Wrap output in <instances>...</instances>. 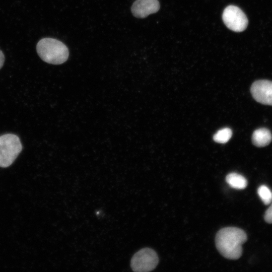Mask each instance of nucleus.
Masks as SVG:
<instances>
[{
  "label": "nucleus",
  "instance_id": "4",
  "mask_svg": "<svg viewBox=\"0 0 272 272\" xmlns=\"http://www.w3.org/2000/svg\"><path fill=\"white\" fill-rule=\"evenodd\" d=\"M158 262V256L155 251L150 248H144L133 255L130 266L134 271L147 272L153 270Z\"/></svg>",
  "mask_w": 272,
  "mask_h": 272
},
{
  "label": "nucleus",
  "instance_id": "13",
  "mask_svg": "<svg viewBox=\"0 0 272 272\" xmlns=\"http://www.w3.org/2000/svg\"><path fill=\"white\" fill-rule=\"evenodd\" d=\"M5 61V56L3 52L0 50V69L4 65Z\"/></svg>",
  "mask_w": 272,
  "mask_h": 272
},
{
  "label": "nucleus",
  "instance_id": "2",
  "mask_svg": "<svg viewBox=\"0 0 272 272\" xmlns=\"http://www.w3.org/2000/svg\"><path fill=\"white\" fill-rule=\"evenodd\" d=\"M36 50L39 57L45 62L60 64L68 58L67 47L62 42L51 38L41 39L38 42Z\"/></svg>",
  "mask_w": 272,
  "mask_h": 272
},
{
  "label": "nucleus",
  "instance_id": "12",
  "mask_svg": "<svg viewBox=\"0 0 272 272\" xmlns=\"http://www.w3.org/2000/svg\"><path fill=\"white\" fill-rule=\"evenodd\" d=\"M264 218L267 223L270 224L272 223V203L265 211Z\"/></svg>",
  "mask_w": 272,
  "mask_h": 272
},
{
  "label": "nucleus",
  "instance_id": "9",
  "mask_svg": "<svg viewBox=\"0 0 272 272\" xmlns=\"http://www.w3.org/2000/svg\"><path fill=\"white\" fill-rule=\"evenodd\" d=\"M226 181L232 188L237 189H244L247 185L246 179L237 173H230L226 177Z\"/></svg>",
  "mask_w": 272,
  "mask_h": 272
},
{
  "label": "nucleus",
  "instance_id": "1",
  "mask_svg": "<svg viewBox=\"0 0 272 272\" xmlns=\"http://www.w3.org/2000/svg\"><path fill=\"white\" fill-rule=\"evenodd\" d=\"M245 232L238 228L230 227L220 230L215 238L216 246L225 258L238 259L242 253V244L246 241Z\"/></svg>",
  "mask_w": 272,
  "mask_h": 272
},
{
  "label": "nucleus",
  "instance_id": "7",
  "mask_svg": "<svg viewBox=\"0 0 272 272\" xmlns=\"http://www.w3.org/2000/svg\"><path fill=\"white\" fill-rule=\"evenodd\" d=\"M160 9L158 0H136L131 8L133 15L137 18H144L156 13Z\"/></svg>",
  "mask_w": 272,
  "mask_h": 272
},
{
  "label": "nucleus",
  "instance_id": "6",
  "mask_svg": "<svg viewBox=\"0 0 272 272\" xmlns=\"http://www.w3.org/2000/svg\"><path fill=\"white\" fill-rule=\"evenodd\" d=\"M250 92L257 102L272 105V81L265 80L256 81L251 85Z\"/></svg>",
  "mask_w": 272,
  "mask_h": 272
},
{
  "label": "nucleus",
  "instance_id": "11",
  "mask_svg": "<svg viewBox=\"0 0 272 272\" xmlns=\"http://www.w3.org/2000/svg\"><path fill=\"white\" fill-rule=\"evenodd\" d=\"M258 194L265 205H268L272 202V192L266 185H262L257 189Z\"/></svg>",
  "mask_w": 272,
  "mask_h": 272
},
{
  "label": "nucleus",
  "instance_id": "8",
  "mask_svg": "<svg viewBox=\"0 0 272 272\" xmlns=\"http://www.w3.org/2000/svg\"><path fill=\"white\" fill-rule=\"evenodd\" d=\"M271 140L272 135L270 131L265 128H260L255 130L252 136L253 144L258 147H263L268 145Z\"/></svg>",
  "mask_w": 272,
  "mask_h": 272
},
{
  "label": "nucleus",
  "instance_id": "5",
  "mask_svg": "<svg viewBox=\"0 0 272 272\" xmlns=\"http://www.w3.org/2000/svg\"><path fill=\"white\" fill-rule=\"evenodd\" d=\"M222 19L225 25L236 32L243 31L248 25V19L244 13L238 7L230 5L224 10Z\"/></svg>",
  "mask_w": 272,
  "mask_h": 272
},
{
  "label": "nucleus",
  "instance_id": "3",
  "mask_svg": "<svg viewBox=\"0 0 272 272\" xmlns=\"http://www.w3.org/2000/svg\"><path fill=\"white\" fill-rule=\"evenodd\" d=\"M22 150L21 142L17 135L7 133L0 136V167L10 166Z\"/></svg>",
  "mask_w": 272,
  "mask_h": 272
},
{
  "label": "nucleus",
  "instance_id": "10",
  "mask_svg": "<svg viewBox=\"0 0 272 272\" xmlns=\"http://www.w3.org/2000/svg\"><path fill=\"white\" fill-rule=\"evenodd\" d=\"M232 130L229 128H224L218 130L214 135V140L219 143H226L231 138Z\"/></svg>",
  "mask_w": 272,
  "mask_h": 272
}]
</instances>
